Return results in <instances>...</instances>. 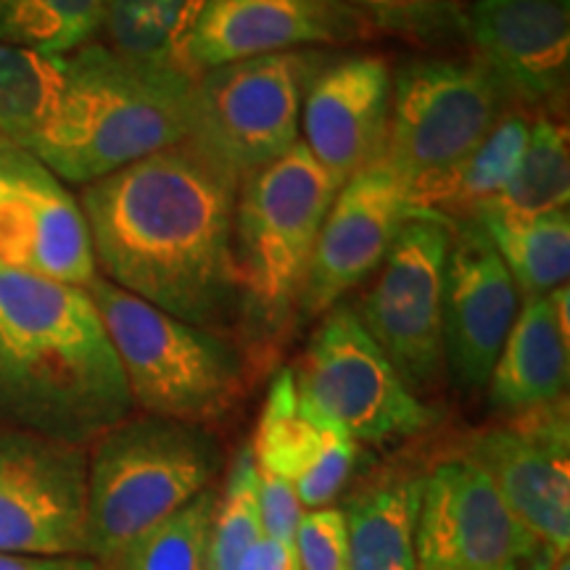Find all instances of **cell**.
<instances>
[{"mask_svg":"<svg viewBox=\"0 0 570 570\" xmlns=\"http://www.w3.org/2000/svg\"><path fill=\"white\" fill-rule=\"evenodd\" d=\"M354 6L373 21L375 30L389 32H433L449 24L454 19L460 21V13L452 0H344Z\"/></svg>","mask_w":570,"mask_h":570,"instance_id":"obj_33","label":"cell"},{"mask_svg":"<svg viewBox=\"0 0 570 570\" xmlns=\"http://www.w3.org/2000/svg\"><path fill=\"white\" fill-rule=\"evenodd\" d=\"M298 570H352L344 510L323 508L304 512L296 539Z\"/></svg>","mask_w":570,"mask_h":570,"instance_id":"obj_31","label":"cell"},{"mask_svg":"<svg viewBox=\"0 0 570 570\" xmlns=\"http://www.w3.org/2000/svg\"><path fill=\"white\" fill-rule=\"evenodd\" d=\"M85 515V449L0 428V552L88 554Z\"/></svg>","mask_w":570,"mask_h":570,"instance_id":"obj_11","label":"cell"},{"mask_svg":"<svg viewBox=\"0 0 570 570\" xmlns=\"http://www.w3.org/2000/svg\"><path fill=\"white\" fill-rule=\"evenodd\" d=\"M531 119L523 111L508 109L499 119L481 146L452 169L441 180L425 185L412 196L417 212H465V217H473L479 206L489 204L508 188V183L515 175L520 159H523L525 142H529Z\"/></svg>","mask_w":570,"mask_h":570,"instance_id":"obj_23","label":"cell"},{"mask_svg":"<svg viewBox=\"0 0 570 570\" xmlns=\"http://www.w3.org/2000/svg\"><path fill=\"white\" fill-rule=\"evenodd\" d=\"M336 190L304 142L240 183L233 230L240 320L259 344L281 336L298 312Z\"/></svg>","mask_w":570,"mask_h":570,"instance_id":"obj_5","label":"cell"},{"mask_svg":"<svg viewBox=\"0 0 570 570\" xmlns=\"http://www.w3.org/2000/svg\"><path fill=\"white\" fill-rule=\"evenodd\" d=\"M217 491L204 489L175 515L146 531L117 562L119 570H204Z\"/></svg>","mask_w":570,"mask_h":570,"instance_id":"obj_30","label":"cell"},{"mask_svg":"<svg viewBox=\"0 0 570 570\" xmlns=\"http://www.w3.org/2000/svg\"><path fill=\"white\" fill-rule=\"evenodd\" d=\"M225 449L206 425L142 415L96 439L88 460V558L117 568L122 554L223 473Z\"/></svg>","mask_w":570,"mask_h":570,"instance_id":"obj_4","label":"cell"},{"mask_svg":"<svg viewBox=\"0 0 570 570\" xmlns=\"http://www.w3.org/2000/svg\"><path fill=\"white\" fill-rule=\"evenodd\" d=\"M304 515L294 483L259 470V520L267 539L294 547L298 520Z\"/></svg>","mask_w":570,"mask_h":570,"instance_id":"obj_34","label":"cell"},{"mask_svg":"<svg viewBox=\"0 0 570 570\" xmlns=\"http://www.w3.org/2000/svg\"><path fill=\"white\" fill-rule=\"evenodd\" d=\"M265 537L259 520V468L252 444L238 449L227 470L223 494H217L206 541L204 570H238L246 552Z\"/></svg>","mask_w":570,"mask_h":570,"instance_id":"obj_29","label":"cell"},{"mask_svg":"<svg viewBox=\"0 0 570 570\" xmlns=\"http://www.w3.org/2000/svg\"><path fill=\"white\" fill-rule=\"evenodd\" d=\"M294 375L306 407L356 444L412 439L439 423L344 302L325 312Z\"/></svg>","mask_w":570,"mask_h":570,"instance_id":"obj_10","label":"cell"},{"mask_svg":"<svg viewBox=\"0 0 570 570\" xmlns=\"http://www.w3.org/2000/svg\"><path fill=\"white\" fill-rule=\"evenodd\" d=\"M0 570H106L88 554H17L0 552Z\"/></svg>","mask_w":570,"mask_h":570,"instance_id":"obj_35","label":"cell"},{"mask_svg":"<svg viewBox=\"0 0 570 570\" xmlns=\"http://www.w3.org/2000/svg\"><path fill=\"white\" fill-rule=\"evenodd\" d=\"M550 570H570V560H568V554H558V558H554V562H552V568Z\"/></svg>","mask_w":570,"mask_h":570,"instance_id":"obj_38","label":"cell"},{"mask_svg":"<svg viewBox=\"0 0 570 570\" xmlns=\"http://www.w3.org/2000/svg\"><path fill=\"white\" fill-rule=\"evenodd\" d=\"M541 541L473 460L439 462L423 481L415 554L417 570H518Z\"/></svg>","mask_w":570,"mask_h":570,"instance_id":"obj_12","label":"cell"},{"mask_svg":"<svg viewBox=\"0 0 570 570\" xmlns=\"http://www.w3.org/2000/svg\"><path fill=\"white\" fill-rule=\"evenodd\" d=\"M336 428L338 425L327 423L306 407L298 396L294 367H285L269 383L259 425H256L252 441L256 468L296 483L315 465L327 436Z\"/></svg>","mask_w":570,"mask_h":570,"instance_id":"obj_25","label":"cell"},{"mask_svg":"<svg viewBox=\"0 0 570 570\" xmlns=\"http://www.w3.org/2000/svg\"><path fill=\"white\" fill-rule=\"evenodd\" d=\"M460 30L510 101L554 117L570 85V0H473Z\"/></svg>","mask_w":570,"mask_h":570,"instance_id":"obj_16","label":"cell"},{"mask_svg":"<svg viewBox=\"0 0 570 570\" xmlns=\"http://www.w3.org/2000/svg\"><path fill=\"white\" fill-rule=\"evenodd\" d=\"M423 481L412 470H386L354 491L344 512L352 570H417Z\"/></svg>","mask_w":570,"mask_h":570,"instance_id":"obj_21","label":"cell"},{"mask_svg":"<svg viewBox=\"0 0 570 570\" xmlns=\"http://www.w3.org/2000/svg\"><path fill=\"white\" fill-rule=\"evenodd\" d=\"M194 82L92 40L63 56L59 101L24 148L63 183H96L190 138Z\"/></svg>","mask_w":570,"mask_h":570,"instance_id":"obj_3","label":"cell"},{"mask_svg":"<svg viewBox=\"0 0 570 570\" xmlns=\"http://www.w3.org/2000/svg\"><path fill=\"white\" fill-rule=\"evenodd\" d=\"M333 56L302 48L204 71L194 82L190 140L244 183L302 142L306 92Z\"/></svg>","mask_w":570,"mask_h":570,"instance_id":"obj_7","label":"cell"},{"mask_svg":"<svg viewBox=\"0 0 570 570\" xmlns=\"http://www.w3.org/2000/svg\"><path fill=\"white\" fill-rule=\"evenodd\" d=\"M356 460H360V444L348 433L336 428L327 436V444L315 465L294 483L302 508L323 510L327 504L336 502L346 487L348 475H352Z\"/></svg>","mask_w":570,"mask_h":570,"instance_id":"obj_32","label":"cell"},{"mask_svg":"<svg viewBox=\"0 0 570 570\" xmlns=\"http://www.w3.org/2000/svg\"><path fill=\"white\" fill-rule=\"evenodd\" d=\"M475 225L487 233L494 252L508 267L520 296H550L568 285L570 275V214L547 212L539 217H502L494 212H475Z\"/></svg>","mask_w":570,"mask_h":570,"instance_id":"obj_22","label":"cell"},{"mask_svg":"<svg viewBox=\"0 0 570 570\" xmlns=\"http://www.w3.org/2000/svg\"><path fill=\"white\" fill-rule=\"evenodd\" d=\"M394 75L370 53L333 56L312 82L302 109L306 151L341 188L386 154Z\"/></svg>","mask_w":570,"mask_h":570,"instance_id":"obj_19","label":"cell"},{"mask_svg":"<svg viewBox=\"0 0 570 570\" xmlns=\"http://www.w3.org/2000/svg\"><path fill=\"white\" fill-rule=\"evenodd\" d=\"M520 291L473 219L454 225L444 275V370L462 394H481L520 312Z\"/></svg>","mask_w":570,"mask_h":570,"instance_id":"obj_18","label":"cell"},{"mask_svg":"<svg viewBox=\"0 0 570 570\" xmlns=\"http://www.w3.org/2000/svg\"><path fill=\"white\" fill-rule=\"evenodd\" d=\"M558 554H560V552H554L552 547L541 544L539 550H537V554H533V558H531L529 562H523V566H520L518 570H550Z\"/></svg>","mask_w":570,"mask_h":570,"instance_id":"obj_37","label":"cell"},{"mask_svg":"<svg viewBox=\"0 0 570 570\" xmlns=\"http://www.w3.org/2000/svg\"><path fill=\"white\" fill-rule=\"evenodd\" d=\"M0 265L88 288L98 275L80 202L40 159L0 135Z\"/></svg>","mask_w":570,"mask_h":570,"instance_id":"obj_13","label":"cell"},{"mask_svg":"<svg viewBox=\"0 0 570 570\" xmlns=\"http://www.w3.org/2000/svg\"><path fill=\"white\" fill-rule=\"evenodd\" d=\"M209 0H109L101 24L104 46L148 67L185 69V48Z\"/></svg>","mask_w":570,"mask_h":570,"instance_id":"obj_24","label":"cell"},{"mask_svg":"<svg viewBox=\"0 0 570 570\" xmlns=\"http://www.w3.org/2000/svg\"><path fill=\"white\" fill-rule=\"evenodd\" d=\"M132 410L88 291L0 265V415L85 446Z\"/></svg>","mask_w":570,"mask_h":570,"instance_id":"obj_2","label":"cell"},{"mask_svg":"<svg viewBox=\"0 0 570 570\" xmlns=\"http://www.w3.org/2000/svg\"><path fill=\"white\" fill-rule=\"evenodd\" d=\"M510 109L481 61L420 59L394 75L386 161L410 198L468 159Z\"/></svg>","mask_w":570,"mask_h":570,"instance_id":"obj_8","label":"cell"},{"mask_svg":"<svg viewBox=\"0 0 570 570\" xmlns=\"http://www.w3.org/2000/svg\"><path fill=\"white\" fill-rule=\"evenodd\" d=\"M377 30L344 0H209L185 48L188 75L302 48L352 46Z\"/></svg>","mask_w":570,"mask_h":570,"instance_id":"obj_17","label":"cell"},{"mask_svg":"<svg viewBox=\"0 0 570 570\" xmlns=\"http://www.w3.org/2000/svg\"><path fill=\"white\" fill-rule=\"evenodd\" d=\"M570 291L520 302L497 365L489 377V402L502 415H520L566 399L570 362Z\"/></svg>","mask_w":570,"mask_h":570,"instance_id":"obj_20","label":"cell"},{"mask_svg":"<svg viewBox=\"0 0 570 570\" xmlns=\"http://www.w3.org/2000/svg\"><path fill=\"white\" fill-rule=\"evenodd\" d=\"M85 291L119 356L132 407L198 425L235 407L244 394L246 362L230 338L142 302L104 275Z\"/></svg>","mask_w":570,"mask_h":570,"instance_id":"obj_6","label":"cell"},{"mask_svg":"<svg viewBox=\"0 0 570 570\" xmlns=\"http://www.w3.org/2000/svg\"><path fill=\"white\" fill-rule=\"evenodd\" d=\"M452 235L454 223L446 214H412L375 269L373 285L352 306L367 336L420 399L431 396L446 375L444 275Z\"/></svg>","mask_w":570,"mask_h":570,"instance_id":"obj_9","label":"cell"},{"mask_svg":"<svg viewBox=\"0 0 570 570\" xmlns=\"http://www.w3.org/2000/svg\"><path fill=\"white\" fill-rule=\"evenodd\" d=\"M570 202V142L568 125L554 117H537L531 122L529 142L515 175L497 198L479 206L502 217H539L568 209ZM473 212V214H475Z\"/></svg>","mask_w":570,"mask_h":570,"instance_id":"obj_26","label":"cell"},{"mask_svg":"<svg viewBox=\"0 0 570 570\" xmlns=\"http://www.w3.org/2000/svg\"><path fill=\"white\" fill-rule=\"evenodd\" d=\"M109 0H0V42L69 56L96 40Z\"/></svg>","mask_w":570,"mask_h":570,"instance_id":"obj_27","label":"cell"},{"mask_svg":"<svg viewBox=\"0 0 570 570\" xmlns=\"http://www.w3.org/2000/svg\"><path fill=\"white\" fill-rule=\"evenodd\" d=\"M465 458L487 470L525 529L554 552L570 550L568 399L520 412L470 439Z\"/></svg>","mask_w":570,"mask_h":570,"instance_id":"obj_14","label":"cell"},{"mask_svg":"<svg viewBox=\"0 0 570 570\" xmlns=\"http://www.w3.org/2000/svg\"><path fill=\"white\" fill-rule=\"evenodd\" d=\"M240 177L194 140L82 185L98 275L185 323L240 320L235 204Z\"/></svg>","mask_w":570,"mask_h":570,"instance_id":"obj_1","label":"cell"},{"mask_svg":"<svg viewBox=\"0 0 570 570\" xmlns=\"http://www.w3.org/2000/svg\"><path fill=\"white\" fill-rule=\"evenodd\" d=\"M63 82V56L0 42V135L24 148L51 117Z\"/></svg>","mask_w":570,"mask_h":570,"instance_id":"obj_28","label":"cell"},{"mask_svg":"<svg viewBox=\"0 0 570 570\" xmlns=\"http://www.w3.org/2000/svg\"><path fill=\"white\" fill-rule=\"evenodd\" d=\"M238 570H298L296 550L294 547H285L281 541L262 537L252 550L246 552V558L240 560Z\"/></svg>","mask_w":570,"mask_h":570,"instance_id":"obj_36","label":"cell"},{"mask_svg":"<svg viewBox=\"0 0 570 570\" xmlns=\"http://www.w3.org/2000/svg\"><path fill=\"white\" fill-rule=\"evenodd\" d=\"M407 183L386 161L370 164L336 190L298 298V315L323 317L383 265L396 233L415 214Z\"/></svg>","mask_w":570,"mask_h":570,"instance_id":"obj_15","label":"cell"}]
</instances>
